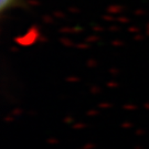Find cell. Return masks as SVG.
<instances>
[{"label": "cell", "mask_w": 149, "mask_h": 149, "mask_svg": "<svg viewBox=\"0 0 149 149\" xmlns=\"http://www.w3.org/2000/svg\"><path fill=\"white\" fill-rule=\"evenodd\" d=\"M28 7L27 0H0V12L3 16L6 12L13 9H26Z\"/></svg>", "instance_id": "6da1fadb"}]
</instances>
